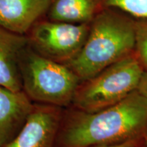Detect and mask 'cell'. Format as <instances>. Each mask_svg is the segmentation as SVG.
<instances>
[{"mask_svg": "<svg viewBox=\"0 0 147 147\" xmlns=\"http://www.w3.org/2000/svg\"><path fill=\"white\" fill-rule=\"evenodd\" d=\"M93 147H144V140L142 138L132 140L127 142L121 144L113 145H104V146H97Z\"/></svg>", "mask_w": 147, "mask_h": 147, "instance_id": "cell-13", "label": "cell"}, {"mask_svg": "<svg viewBox=\"0 0 147 147\" xmlns=\"http://www.w3.org/2000/svg\"><path fill=\"white\" fill-rule=\"evenodd\" d=\"M51 0H0V27L23 35L45 17Z\"/></svg>", "mask_w": 147, "mask_h": 147, "instance_id": "cell-8", "label": "cell"}, {"mask_svg": "<svg viewBox=\"0 0 147 147\" xmlns=\"http://www.w3.org/2000/svg\"><path fill=\"white\" fill-rule=\"evenodd\" d=\"M136 20L113 8H102L90 23L81 50L67 65L80 81L134 52Z\"/></svg>", "mask_w": 147, "mask_h": 147, "instance_id": "cell-2", "label": "cell"}, {"mask_svg": "<svg viewBox=\"0 0 147 147\" xmlns=\"http://www.w3.org/2000/svg\"><path fill=\"white\" fill-rule=\"evenodd\" d=\"M143 140H144V147H147V128L144 132V136H143Z\"/></svg>", "mask_w": 147, "mask_h": 147, "instance_id": "cell-15", "label": "cell"}, {"mask_svg": "<svg viewBox=\"0 0 147 147\" xmlns=\"http://www.w3.org/2000/svg\"><path fill=\"white\" fill-rule=\"evenodd\" d=\"M63 109L34 103L21 129L4 147H55Z\"/></svg>", "mask_w": 147, "mask_h": 147, "instance_id": "cell-6", "label": "cell"}, {"mask_svg": "<svg viewBox=\"0 0 147 147\" xmlns=\"http://www.w3.org/2000/svg\"><path fill=\"white\" fill-rule=\"evenodd\" d=\"M33 106L23 91L0 86V147H4L17 135Z\"/></svg>", "mask_w": 147, "mask_h": 147, "instance_id": "cell-7", "label": "cell"}, {"mask_svg": "<svg viewBox=\"0 0 147 147\" xmlns=\"http://www.w3.org/2000/svg\"><path fill=\"white\" fill-rule=\"evenodd\" d=\"M102 8H113L135 20H147V0H99Z\"/></svg>", "mask_w": 147, "mask_h": 147, "instance_id": "cell-11", "label": "cell"}, {"mask_svg": "<svg viewBox=\"0 0 147 147\" xmlns=\"http://www.w3.org/2000/svg\"><path fill=\"white\" fill-rule=\"evenodd\" d=\"M27 45L25 36L0 27V86L14 91H23L18 63Z\"/></svg>", "mask_w": 147, "mask_h": 147, "instance_id": "cell-9", "label": "cell"}, {"mask_svg": "<svg viewBox=\"0 0 147 147\" xmlns=\"http://www.w3.org/2000/svg\"><path fill=\"white\" fill-rule=\"evenodd\" d=\"M102 9L99 0H51L45 18L64 23L87 24Z\"/></svg>", "mask_w": 147, "mask_h": 147, "instance_id": "cell-10", "label": "cell"}, {"mask_svg": "<svg viewBox=\"0 0 147 147\" xmlns=\"http://www.w3.org/2000/svg\"><path fill=\"white\" fill-rule=\"evenodd\" d=\"M147 100L137 90L118 104L89 112L64 108L55 147H93L142 138Z\"/></svg>", "mask_w": 147, "mask_h": 147, "instance_id": "cell-1", "label": "cell"}, {"mask_svg": "<svg viewBox=\"0 0 147 147\" xmlns=\"http://www.w3.org/2000/svg\"><path fill=\"white\" fill-rule=\"evenodd\" d=\"M137 91L147 100V71H144L140 80Z\"/></svg>", "mask_w": 147, "mask_h": 147, "instance_id": "cell-14", "label": "cell"}, {"mask_svg": "<svg viewBox=\"0 0 147 147\" xmlns=\"http://www.w3.org/2000/svg\"><path fill=\"white\" fill-rule=\"evenodd\" d=\"M143 71L134 52L80 81L70 106L93 113L115 105L137 90Z\"/></svg>", "mask_w": 147, "mask_h": 147, "instance_id": "cell-4", "label": "cell"}, {"mask_svg": "<svg viewBox=\"0 0 147 147\" xmlns=\"http://www.w3.org/2000/svg\"><path fill=\"white\" fill-rule=\"evenodd\" d=\"M89 27L90 23H68L43 17L25 34L27 46L44 57L65 64L81 50Z\"/></svg>", "mask_w": 147, "mask_h": 147, "instance_id": "cell-5", "label": "cell"}, {"mask_svg": "<svg viewBox=\"0 0 147 147\" xmlns=\"http://www.w3.org/2000/svg\"><path fill=\"white\" fill-rule=\"evenodd\" d=\"M22 91L33 103L67 108L80 80L65 64L47 59L29 48L19 59Z\"/></svg>", "mask_w": 147, "mask_h": 147, "instance_id": "cell-3", "label": "cell"}, {"mask_svg": "<svg viewBox=\"0 0 147 147\" xmlns=\"http://www.w3.org/2000/svg\"></svg>", "mask_w": 147, "mask_h": 147, "instance_id": "cell-16", "label": "cell"}, {"mask_svg": "<svg viewBox=\"0 0 147 147\" xmlns=\"http://www.w3.org/2000/svg\"><path fill=\"white\" fill-rule=\"evenodd\" d=\"M134 54L144 71H147V20H136Z\"/></svg>", "mask_w": 147, "mask_h": 147, "instance_id": "cell-12", "label": "cell"}]
</instances>
